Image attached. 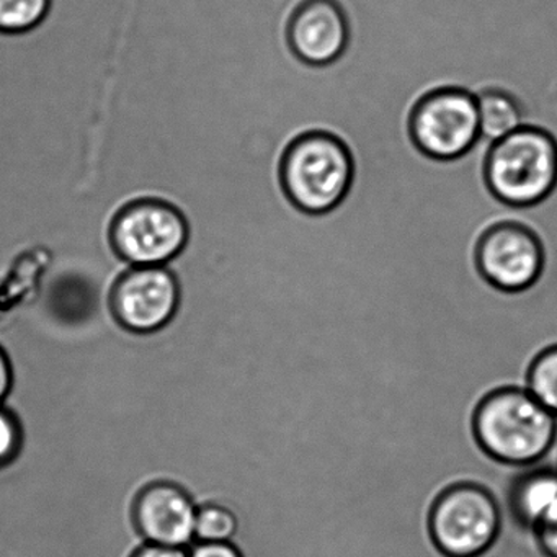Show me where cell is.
Here are the masks:
<instances>
[{
	"mask_svg": "<svg viewBox=\"0 0 557 557\" xmlns=\"http://www.w3.org/2000/svg\"><path fill=\"white\" fill-rule=\"evenodd\" d=\"M471 432L491 461L511 469L540 465L557 443V416L523 384L487 391L474 406Z\"/></svg>",
	"mask_w": 557,
	"mask_h": 557,
	"instance_id": "1",
	"label": "cell"
},
{
	"mask_svg": "<svg viewBox=\"0 0 557 557\" xmlns=\"http://www.w3.org/2000/svg\"><path fill=\"white\" fill-rule=\"evenodd\" d=\"M354 152L329 129L299 133L283 149L278 182L293 210L305 216L335 213L354 188Z\"/></svg>",
	"mask_w": 557,
	"mask_h": 557,
	"instance_id": "2",
	"label": "cell"
},
{
	"mask_svg": "<svg viewBox=\"0 0 557 557\" xmlns=\"http://www.w3.org/2000/svg\"><path fill=\"white\" fill-rule=\"evenodd\" d=\"M488 194L511 210L536 208L557 187V141L547 129L524 123L488 145L482 164Z\"/></svg>",
	"mask_w": 557,
	"mask_h": 557,
	"instance_id": "3",
	"label": "cell"
},
{
	"mask_svg": "<svg viewBox=\"0 0 557 557\" xmlns=\"http://www.w3.org/2000/svg\"><path fill=\"white\" fill-rule=\"evenodd\" d=\"M502 495L474 479L449 482L433 498L426 531L442 557H482L504 531Z\"/></svg>",
	"mask_w": 557,
	"mask_h": 557,
	"instance_id": "4",
	"label": "cell"
},
{
	"mask_svg": "<svg viewBox=\"0 0 557 557\" xmlns=\"http://www.w3.org/2000/svg\"><path fill=\"white\" fill-rule=\"evenodd\" d=\"M407 135L423 158L436 162L465 158L482 139L478 97L458 86L429 90L410 109Z\"/></svg>",
	"mask_w": 557,
	"mask_h": 557,
	"instance_id": "5",
	"label": "cell"
},
{
	"mask_svg": "<svg viewBox=\"0 0 557 557\" xmlns=\"http://www.w3.org/2000/svg\"><path fill=\"white\" fill-rule=\"evenodd\" d=\"M475 270L497 292L518 295L543 280L547 252L543 237L524 220H500L487 224L475 239Z\"/></svg>",
	"mask_w": 557,
	"mask_h": 557,
	"instance_id": "6",
	"label": "cell"
},
{
	"mask_svg": "<svg viewBox=\"0 0 557 557\" xmlns=\"http://www.w3.org/2000/svg\"><path fill=\"white\" fill-rule=\"evenodd\" d=\"M188 221L161 198H138L120 208L110 224V244L133 267H162L188 243Z\"/></svg>",
	"mask_w": 557,
	"mask_h": 557,
	"instance_id": "7",
	"label": "cell"
},
{
	"mask_svg": "<svg viewBox=\"0 0 557 557\" xmlns=\"http://www.w3.org/2000/svg\"><path fill=\"white\" fill-rule=\"evenodd\" d=\"M177 280L162 267H133L115 283L110 296L113 315L122 327L149 334L168 325L178 308Z\"/></svg>",
	"mask_w": 557,
	"mask_h": 557,
	"instance_id": "8",
	"label": "cell"
},
{
	"mask_svg": "<svg viewBox=\"0 0 557 557\" xmlns=\"http://www.w3.org/2000/svg\"><path fill=\"white\" fill-rule=\"evenodd\" d=\"M351 30L341 0H301L285 25L289 53L309 67L332 66L350 45Z\"/></svg>",
	"mask_w": 557,
	"mask_h": 557,
	"instance_id": "9",
	"label": "cell"
},
{
	"mask_svg": "<svg viewBox=\"0 0 557 557\" xmlns=\"http://www.w3.org/2000/svg\"><path fill=\"white\" fill-rule=\"evenodd\" d=\"M197 511L184 488L172 482H154L139 492L133 518L146 544L185 549L195 540Z\"/></svg>",
	"mask_w": 557,
	"mask_h": 557,
	"instance_id": "10",
	"label": "cell"
},
{
	"mask_svg": "<svg viewBox=\"0 0 557 557\" xmlns=\"http://www.w3.org/2000/svg\"><path fill=\"white\" fill-rule=\"evenodd\" d=\"M505 510L520 530L531 533L557 502V466L515 469L505 491Z\"/></svg>",
	"mask_w": 557,
	"mask_h": 557,
	"instance_id": "11",
	"label": "cell"
},
{
	"mask_svg": "<svg viewBox=\"0 0 557 557\" xmlns=\"http://www.w3.org/2000/svg\"><path fill=\"white\" fill-rule=\"evenodd\" d=\"M478 97L481 138L497 141L524 125L527 112L523 102L510 90L485 87L475 92Z\"/></svg>",
	"mask_w": 557,
	"mask_h": 557,
	"instance_id": "12",
	"label": "cell"
},
{
	"mask_svg": "<svg viewBox=\"0 0 557 557\" xmlns=\"http://www.w3.org/2000/svg\"><path fill=\"white\" fill-rule=\"evenodd\" d=\"M523 386L531 396L557 416V342L534 354L524 373Z\"/></svg>",
	"mask_w": 557,
	"mask_h": 557,
	"instance_id": "13",
	"label": "cell"
},
{
	"mask_svg": "<svg viewBox=\"0 0 557 557\" xmlns=\"http://www.w3.org/2000/svg\"><path fill=\"white\" fill-rule=\"evenodd\" d=\"M53 0H0V34L22 35L44 24Z\"/></svg>",
	"mask_w": 557,
	"mask_h": 557,
	"instance_id": "14",
	"label": "cell"
},
{
	"mask_svg": "<svg viewBox=\"0 0 557 557\" xmlns=\"http://www.w3.org/2000/svg\"><path fill=\"white\" fill-rule=\"evenodd\" d=\"M239 531V518L233 508L221 504H207L198 508L195 540L200 543H227Z\"/></svg>",
	"mask_w": 557,
	"mask_h": 557,
	"instance_id": "15",
	"label": "cell"
},
{
	"mask_svg": "<svg viewBox=\"0 0 557 557\" xmlns=\"http://www.w3.org/2000/svg\"><path fill=\"white\" fill-rule=\"evenodd\" d=\"M531 536L544 557H557V502L531 530Z\"/></svg>",
	"mask_w": 557,
	"mask_h": 557,
	"instance_id": "16",
	"label": "cell"
},
{
	"mask_svg": "<svg viewBox=\"0 0 557 557\" xmlns=\"http://www.w3.org/2000/svg\"><path fill=\"white\" fill-rule=\"evenodd\" d=\"M21 448V429L8 410L0 409V466L8 465Z\"/></svg>",
	"mask_w": 557,
	"mask_h": 557,
	"instance_id": "17",
	"label": "cell"
},
{
	"mask_svg": "<svg viewBox=\"0 0 557 557\" xmlns=\"http://www.w3.org/2000/svg\"><path fill=\"white\" fill-rule=\"evenodd\" d=\"M188 557H244V554L234 544V541H227V543H200L197 541V544L188 550Z\"/></svg>",
	"mask_w": 557,
	"mask_h": 557,
	"instance_id": "18",
	"label": "cell"
},
{
	"mask_svg": "<svg viewBox=\"0 0 557 557\" xmlns=\"http://www.w3.org/2000/svg\"><path fill=\"white\" fill-rule=\"evenodd\" d=\"M132 557H188V550L145 544Z\"/></svg>",
	"mask_w": 557,
	"mask_h": 557,
	"instance_id": "19",
	"label": "cell"
},
{
	"mask_svg": "<svg viewBox=\"0 0 557 557\" xmlns=\"http://www.w3.org/2000/svg\"><path fill=\"white\" fill-rule=\"evenodd\" d=\"M12 386V368L8 355L0 348V403L8 396Z\"/></svg>",
	"mask_w": 557,
	"mask_h": 557,
	"instance_id": "20",
	"label": "cell"
},
{
	"mask_svg": "<svg viewBox=\"0 0 557 557\" xmlns=\"http://www.w3.org/2000/svg\"><path fill=\"white\" fill-rule=\"evenodd\" d=\"M556 466H557V462H556Z\"/></svg>",
	"mask_w": 557,
	"mask_h": 557,
	"instance_id": "21",
	"label": "cell"
}]
</instances>
